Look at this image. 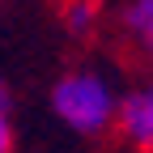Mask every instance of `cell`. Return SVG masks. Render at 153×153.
<instances>
[{"label":"cell","instance_id":"obj_4","mask_svg":"<svg viewBox=\"0 0 153 153\" xmlns=\"http://www.w3.org/2000/svg\"><path fill=\"white\" fill-rule=\"evenodd\" d=\"M102 13H106L102 0H60V22L72 38H89L102 26Z\"/></svg>","mask_w":153,"mask_h":153},{"label":"cell","instance_id":"obj_1","mask_svg":"<svg viewBox=\"0 0 153 153\" xmlns=\"http://www.w3.org/2000/svg\"><path fill=\"white\" fill-rule=\"evenodd\" d=\"M119 102H123V85L119 76L102 64H72L51 81L47 106L55 115V123L81 140H102L115 132L119 119Z\"/></svg>","mask_w":153,"mask_h":153},{"label":"cell","instance_id":"obj_5","mask_svg":"<svg viewBox=\"0 0 153 153\" xmlns=\"http://www.w3.org/2000/svg\"><path fill=\"white\" fill-rule=\"evenodd\" d=\"M17 149V98H13V85L0 76V153H13Z\"/></svg>","mask_w":153,"mask_h":153},{"label":"cell","instance_id":"obj_3","mask_svg":"<svg viewBox=\"0 0 153 153\" xmlns=\"http://www.w3.org/2000/svg\"><path fill=\"white\" fill-rule=\"evenodd\" d=\"M111 22L123 51L153 68V0H111Z\"/></svg>","mask_w":153,"mask_h":153},{"label":"cell","instance_id":"obj_2","mask_svg":"<svg viewBox=\"0 0 153 153\" xmlns=\"http://www.w3.org/2000/svg\"><path fill=\"white\" fill-rule=\"evenodd\" d=\"M115 132H119V136H123L132 149L153 153V68H149L132 89H123Z\"/></svg>","mask_w":153,"mask_h":153}]
</instances>
